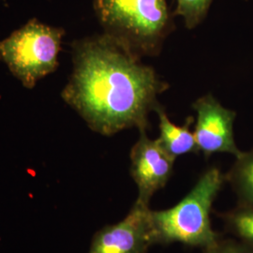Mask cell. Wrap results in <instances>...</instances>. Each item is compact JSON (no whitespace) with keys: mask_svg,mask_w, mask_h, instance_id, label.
Here are the masks:
<instances>
[{"mask_svg":"<svg viewBox=\"0 0 253 253\" xmlns=\"http://www.w3.org/2000/svg\"><path fill=\"white\" fill-rule=\"evenodd\" d=\"M155 112L160 120V137L157 140L166 152L174 159L186 154L199 153L195 137L190 129L193 118H187L184 126H176L169 119L161 105L156 108Z\"/></svg>","mask_w":253,"mask_h":253,"instance_id":"ba28073f","label":"cell"},{"mask_svg":"<svg viewBox=\"0 0 253 253\" xmlns=\"http://www.w3.org/2000/svg\"><path fill=\"white\" fill-rule=\"evenodd\" d=\"M212 0H176L175 14L180 15L186 27L193 28L198 26L206 17Z\"/></svg>","mask_w":253,"mask_h":253,"instance_id":"8fae6325","label":"cell"},{"mask_svg":"<svg viewBox=\"0 0 253 253\" xmlns=\"http://www.w3.org/2000/svg\"><path fill=\"white\" fill-rule=\"evenodd\" d=\"M73 72L61 93L92 130L111 136L149 126L169 85L140 56L107 33L75 42Z\"/></svg>","mask_w":253,"mask_h":253,"instance_id":"6da1fadb","label":"cell"},{"mask_svg":"<svg viewBox=\"0 0 253 253\" xmlns=\"http://www.w3.org/2000/svg\"><path fill=\"white\" fill-rule=\"evenodd\" d=\"M94 8L105 33L138 56L160 53L170 21L165 0H95Z\"/></svg>","mask_w":253,"mask_h":253,"instance_id":"3957f363","label":"cell"},{"mask_svg":"<svg viewBox=\"0 0 253 253\" xmlns=\"http://www.w3.org/2000/svg\"><path fill=\"white\" fill-rule=\"evenodd\" d=\"M64 34L62 28L32 19L0 41V59L25 87L33 88L56 70Z\"/></svg>","mask_w":253,"mask_h":253,"instance_id":"277c9868","label":"cell"},{"mask_svg":"<svg viewBox=\"0 0 253 253\" xmlns=\"http://www.w3.org/2000/svg\"><path fill=\"white\" fill-rule=\"evenodd\" d=\"M226 181L235 191L239 205L253 207V148L235 158Z\"/></svg>","mask_w":253,"mask_h":253,"instance_id":"9c48e42d","label":"cell"},{"mask_svg":"<svg viewBox=\"0 0 253 253\" xmlns=\"http://www.w3.org/2000/svg\"><path fill=\"white\" fill-rule=\"evenodd\" d=\"M193 108L197 113L193 134L200 151L207 157L229 153L236 158L242 153L235 144V112L223 107L210 94L196 100Z\"/></svg>","mask_w":253,"mask_h":253,"instance_id":"52a82bcc","label":"cell"},{"mask_svg":"<svg viewBox=\"0 0 253 253\" xmlns=\"http://www.w3.org/2000/svg\"><path fill=\"white\" fill-rule=\"evenodd\" d=\"M222 219L227 231L235 237L253 247V207L239 205L224 213Z\"/></svg>","mask_w":253,"mask_h":253,"instance_id":"30bf717a","label":"cell"},{"mask_svg":"<svg viewBox=\"0 0 253 253\" xmlns=\"http://www.w3.org/2000/svg\"><path fill=\"white\" fill-rule=\"evenodd\" d=\"M225 181V174L217 167H211L175 206L151 210L156 245L181 243L204 250L216 244L221 235L212 228L210 215Z\"/></svg>","mask_w":253,"mask_h":253,"instance_id":"7a4b0ae2","label":"cell"},{"mask_svg":"<svg viewBox=\"0 0 253 253\" xmlns=\"http://www.w3.org/2000/svg\"><path fill=\"white\" fill-rule=\"evenodd\" d=\"M174 161L157 139H149L146 129L140 130V137L130 151V175L138 188L136 200L150 204L154 194L164 188L172 176Z\"/></svg>","mask_w":253,"mask_h":253,"instance_id":"8992f818","label":"cell"},{"mask_svg":"<svg viewBox=\"0 0 253 253\" xmlns=\"http://www.w3.org/2000/svg\"><path fill=\"white\" fill-rule=\"evenodd\" d=\"M203 253H253V247L240 240L220 238L216 244L204 249Z\"/></svg>","mask_w":253,"mask_h":253,"instance_id":"7c38bea8","label":"cell"},{"mask_svg":"<svg viewBox=\"0 0 253 253\" xmlns=\"http://www.w3.org/2000/svg\"><path fill=\"white\" fill-rule=\"evenodd\" d=\"M149 205L136 200L122 220L98 231L87 253H147L156 245Z\"/></svg>","mask_w":253,"mask_h":253,"instance_id":"5b68a950","label":"cell"}]
</instances>
